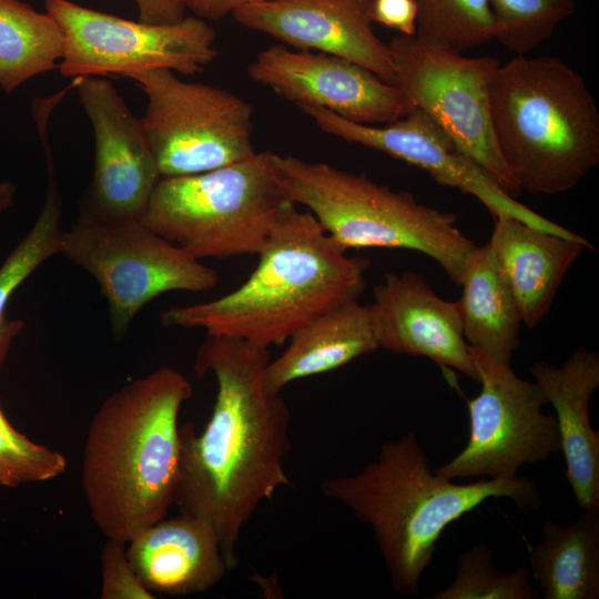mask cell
Returning a JSON list of instances; mask_svg holds the SVG:
<instances>
[{"instance_id":"33","label":"cell","mask_w":599,"mask_h":599,"mask_svg":"<svg viewBox=\"0 0 599 599\" xmlns=\"http://www.w3.org/2000/svg\"><path fill=\"white\" fill-rule=\"evenodd\" d=\"M270 0H187V10L203 20H219L232 14L237 9Z\"/></svg>"},{"instance_id":"15","label":"cell","mask_w":599,"mask_h":599,"mask_svg":"<svg viewBox=\"0 0 599 599\" xmlns=\"http://www.w3.org/2000/svg\"><path fill=\"white\" fill-rule=\"evenodd\" d=\"M250 78L298 108H322L352 122H394L414 109L395 84L347 59L283 43L263 49L248 64Z\"/></svg>"},{"instance_id":"26","label":"cell","mask_w":599,"mask_h":599,"mask_svg":"<svg viewBox=\"0 0 599 599\" xmlns=\"http://www.w3.org/2000/svg\"><path fill=\"white\" fill-rule=\"evenodd\" d=\"M415 1V37L423 42L463 53L495 38L489 0Z\"/></svg>"},{"instance_id":"18","label":"cell","mask_w":599,"mask_h":599,"mask_svg":"<svg viewBox=\"0 0 599 599\" xmlns=\"http://www.w3.org/2000/svg\"><path fill=\"white\" fill-rule=\"evenodd\" d=\"M530 373L555 408L566 478L581 510H599V432L589 404L599 386V355L578 347L560 367L534 362Z\"/></svg>"},{"instance_id":"24","label":"cell","mask_w":599,"mask_h":599,"mask_svg":"<svg viewBox=\"0 0 599 599\" xmlns=\"http://www.w3.org/2000/svg\"><path fill=\"white\" fill-rule=\"evenodd\" d=\"M35 126L44 152L47 190L42 209L33 225L0 266V368L12 341L23 329V322L9 318L7 307L13 293L48 258L59 254L62 200L55 176L47 116H40Z\"/></svg>"},{"instance_id":"9","label":"cell","mask_w":599,"mask_h":599,"mask_svg":"<svg viewBox=\"0 0 599 599\" xmlns=\"http://www.w3.org/2000/svg\"><path fill=\"white\" fill-rule=\"evenodd\" d=\"M145 93L140 119L161 177L215 170L252 156V105L231 91L170 70L130 77Z\"/></svg>"},{"instance_id":"6","label":"cell","mask_w":599,"mask_h":599,"mask_svg":"<svg viewBox=\"0 0 599 599\" xmlns=\"http://www.w3.org/2000/svg\"><path fill=\"white\" fill-rule=\"evenodd\" d=\"M275 167L286 197L311 212L344 250L419 252L459 285L465 261L476 245L459 230L454 213L325 162L275 154Z\"/></svg>"},{"instance_id":"32","label":"cell","mask_w":599,"mask_h":599,"mask_svg":"<svg viewBox=\"0 0 599 599\" xmlns=\"http://www.w3.org/2000/svg\"><path fill=\"white\" fill-rule=\"evenodd\" d=\"M139 11V20L148 23H174L187 11V0H134Z\"/></svg>"},{"instance_id":"23","label":"cell","mask_w":599,"mask_h":599,"mask_svg":"<svg viewBox=\"0 0 599 599\" xmlns=\"http://www.w3.org/2000/svg\"><path fill=\"white\" fill-rule=\"evenodd\" d=\"M528 555L539 597L598 599L599 510H582L567 525L545 521Z\"/></svg>"},{"instance_id":"11","label":"cell","mask_w":599,"mask_h":599,"mask_svg":"<svg viewBox=\"0 0 599 599\" xmlns=\"http://www.w3.org/2000/svg\"><path fill=\"white\" fill-rule=\"evenodd\" d=\"M388 44L397 88L413 109L434 120L508 194H519L498 149L490 110V84L500 62L464 57L395 35Z\"/></svg>"},{"instance_id":"14","label":"cell","mask_w":599,"mask_h":599,"mask_svg":"<svg viewBox=\"0 0 599 599\" xmlns=\"http://www.w3.org/2000/svg\"><path fill=\"white\" fill-rule=\"evenodd\" d=\"M74 89L94 133L93 172L79 219L142 221L161 175L141 120L104 78H78Z\"/></svg>"},{"instance_id":"17","label":"cell","mask_w":599,"mask_h":599,"mask_svg":"<svg viewBox=\"0 0 599 599\" xmlns=\"http://www.w3.org/2000/svg\"><path fill=\"white\" fill-rule=\"evenodd\" d=\"M369 305L379 348L427 357L478 383L458 303L438 296L418 273H386Z\"/></svg>"},{"instance_id":"20","label":"cell","mask_w":599,"mask_h":599,"mask_svg":"<svg viewBox=\"0 0 599 599\" xmlns=\"http://www.w3.org/2000/svg\"><path fill=\"white\" fill-rule=\"evenodd\" d=\"M488 245L528 328L550 311L565 276L582 251L595 250L586 237H562L510 216L494 217Z\"/></svg>"},{"instance_id":"16","label":"cell","mask_w":599,"mask_h":599,"mask_svg":"<svg viewBox=\"0 0 599 599\" xmlns=\"http://www.w3.org/2000/svg\"><path fill=\"white\" fill-rule=\"evenodd\" d=\"M373 0H270L242 7L234 20L298 50L317 51L353 61L396 83L387 43L374 32Z\"/></svg>"},{"instance_id":"19","label":"cell","mask_w":599,"mask_h":599,"mask_svg":"<svg viewBox=\"0 0 599 599\" xmlns=\"http://www.w3.org/2000/svg\"><path fill=\"white\" fill-rule=\"evenodd\" d=\"M126 554L153 593L202 592L230 570L214 529L203 519L181 512L134 534L126 542Z\"/></svg>"},{"instance_id":"2","label":"cell","mask_w":599,"mask_h":599,"mask_svg":"<svg viewBox=\"0 0 599 599\" xmlns=\"http://www.w3.org/2000/svg\"><path fill=\"white\" fill-rule=\"evenodd\" d=\"M192 393L181 372L160 367L109 395L91 419L81 483L106 539L126 544L166 517L179 471V414Z\"/></svg>"},{"instance_id":"28","label":"cell","mask_w":599,"mask_h":599,"mask_svg":"<svg viewBox=\"0 0 599 599\" xmlns=\"http://www.w3.org/2000/svg\"><path fill=\"white\" fill-rule=\"evenodd\" d=\"M495 40L516 55H526L570 18L576 0H489Z\"/></svg>"},{"instance_id":"30","label":"cell","mask_w":599,"mask_h":599,"mask_svg":"<svg viewBox=\"0 0 599 599\" xmlns=\"http://www.w3.org/2000/svg\"><path fill=\"white\" fill-rule=\"evenodd\" d=\"M102 599H154L126 554V544L108 539L101 551Z\"/></svg>"},{"instance_id":"29","label":"cell","mask_w":599,"mask_h":599,"mask_svg":"<svg viewBox=\"0 0 599 599\" xmlns=\"http://www.w3.org/2000/svg\"><path fill=\"white\" fill-rule=\"evenodd\" d=\"M67 465L61 453L16 430L0 407V486L48 481L62 475Z\"/></svg>"},{"instance_id":"13","label":"cell","mask_w":599,"mask_h":599,"mask_svg":"<svg viewBox=\"0 0 599 599\" xmlns=\"http://www.w3.org/2000/svg\"><path fill=\"white\" fill-rule=\"evenodd\" d=\"M300 109L324 133L415 165L438 184L475 196L494 217L510 216L562 237L583 238L517 202L419 109L383 126L352 122L322 108Z\"/></svg>"},{"instance_id":"1","label":"cell","mask_w":599,"mask_h":599,"mask_svg":"<svg viewBox=\"0 0 599 599\" xmlns=\"http://www.w3.org/2000/svg\"><path fill=\"white\" fill-rule=\"evenodd\" d=\"M267 347L207 335L195 357V373H212L216 397L201 433L180 426V461L174 505L215 531L231 569L243 527L257 507L292 486L284 467L291 441L290 410L281 393L265 384Z\"/></svg>"},{"instance_id":"7","label":"cell","mask_w":599,"mask_h":599,"mask_svg":"<svg viewBox=\"0 0 599 599\" xmlns=\"http://www.w3.org/2000/svg\"><path fill=\"white\" fill-rule=\"evenodd\" d=\"M287 201L275 153L255 152L203 173L161 177L142 222L199 260L257 255Z\"/></svg>"},{"instance_id":"5","label":"cell","mask_w":599,"mask_h":599,"mask_svg":"<svg viewBox=\"0 0 599 599\" xmlns=\"http://www.w3.org/2000/svg\"><path fill=\"white\" fill-rule=\"evenodd\" d=\"M494 133L519 191L556 195L599 163V111L583 78L557 57L516 55L490 84Z\"/></svg>"},{"instance_id":"34","label":"cell","mask_w":599,"mask_h":599,"mask_svg":"<svg viewBox=\"0 0 599 599\" xmlns=\"http://www.w3.org/2000/svg\"><path fill=\"white\" fill-rule=\"evenodd\" d=\"M17 185L9 180L0 181V214L9 210L16 202Z\"/></svg>"},{"instance_id":"12","label":"cell","mask_w":599,"mask_h":599,"mask_svg":"<svg viewBox=\"0 0 599 599\" xmlns=\"http://www.w3.org/2000/svg\"><path fill=\"white\" fill-rule=\"evenodd\" d=\"M470 347V346H469ZM480 393L467 402L469 437L465 448L436 469L445 479L488 477L514 479L524 465L547 461L560 453L555 415L537 383L518 377L510 365L497 363L470 347Z\"/></svg>"},{"instance_id":"10","label":"cell","mask_w":599,"mask_h":599,"mask_svg":"<svg viewBox=\"0 0 599 599\" xmlns=\"http://www.w3.org/2000/svg\"><path fill=\"white\" fill-rule=\"evenodd\" d=\"M44 8L63 32L58 69L67 78H130L151 70L194 75L217 55L214 28L196 17L159 24L126 20L69 0H44Z\"/></svg>"},{"instance_id":"25","label":"cell","mask_w":599,"mask_h":599,"mask_svg":"<svg viewBox=\"0 0 599 599\" xmlns=\"http://www.w3.org/2000/svg\"><path fill=\"white\" fill-rule=\"evenodd\" d=\"M64 38L58 22L20 0H0V89L10 94L58 69Z\"/></svg>"},{"instance_id":"4","label":"cell","mask_w":599,"mask_h":599,"mask_svg":"<svg viewBox=\"0 0 599 599\" xmlns=\"http://www.w3.org/2000/svg\"><path fill=\"white\" fill-rule=\"evenodd\" d=\"M319 489L370 527L392 588L418 593L446 527L491 498H508L522 512L542 505L528 477L456 484L433 473L418 436L410 430L385 441L376 459L354 475L324 479Z\"/></svg>"},{"instance_id":"3","label":"cell","mask_w":599,"mask_h":599,"mask_svg":"<svg viewBox=\"0 0 599 599\" xmlns=\"http://www.w3.org/2000/svg\"><path fill=\"white\" fill-rule=\"evenodd\" d=\"M258 264L234 291L219 298L167 308L166 327L203 328L267 347L282 345L302 326L342 304L357 301L369 262L331 238L311 212L287 201Z\"/></svg>"},{"instance_id":"21","label":"cell","mask_w":599,"mask_h":599,"mask_svg":"<svg viewBox=\"0 0 599 599\" xmlns=\"http://www.w3.org/2000/svg\"><path fill=\"white\" fill-rule=\"evenodd\" d=\"M265 369V384L281 393L288 384L332 372L379 348L369 305L352 301L313 318L291 337Z\"/></svg>"},{"instance_id":"8","label":"cell","mask_w":599,"mask_h":599,"mask_svg":"<svg viewBox=\"0 0 599 599\" xmlns=\"http://www.w3.org/2000/svg\"><path fill=\"white\" fill-rule=\"evenodd\" d=\"M59 254L87 271L108 302L116 339L126 336L138 313L161 294L204 292L219 273L159 235L142 221L90 222L78 219L60 237Z\"/></svg>"},{"instance_id":"31","label":"cell","mask_w":599,"mask_h":599,"mask_svg":"<svg viewBox=\"0 0 599 599\" xmlns=\"http://www.w3.org/2000/svg\"><path fill=\"white\" fill-rule=\"evenodd\" d=\"M370 19L403 35H415L417 4L415 0H373Z\"/></svg>"},{"instance_id":"27","label":"cell","mask_w":599,"mask_h":599,"mask_svg":"<svg viewBox=\"0 0 599 599\" xmlns=\"http://www.w3.org/2000/svg\"><path fill=\"white\" fill-rule=\"evenodd\" d=\"M433 599H537L530 569L520 566L506 572L495 566L491 548L477 544L459 554L454 581Z\"/></svg>"},{"instance_id":"22","label":"cell","mask_w":599,"mask_h":599,"mask_svg":"<svg viewBox=\"0 0 599 599\" xmlns=\"http://www.w3.org/2000/svg\"><path fill=\"white\" fill-rule=\"evenodd\" d=\"M459 286L457 303L468 345L497 363L510 365L522 322L488 243L476 245L468 254Z\"/></svg>"}]
</instances>
